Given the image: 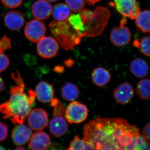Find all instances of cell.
<instances>
[{
  "instance_id": "cell-1",
  "label": "cell",
  "mask_w": 150,
  "mask_h": 150,
  "mask_svg": "<svg viewBox=\"0 0 150 150\" xmlns=\"http://www.w3.org/2000/svg\"><path fill=\"white\" fill-rule=\"evenodd\" d=\"M138 127L121 118H98L83 128V139L95 150H135L140 135Z\"/></svg>"
},
{
  "instance_id": "cell-2",
  "label": "cell",
  "mask_w": 150,
  "mask_h": 150,
  "mask_svg": "<svg viewBox=\"0 0 150 150\" xmlns=\"http://www.w3.org/2000/svg\"><path fill=\"white\" fill-rule=\"evenodd\" d=\"M23 88L18 86L12 88L9 99L0 105V112L4 115L3 118H10L14 124L24 123L35 104V93L29 90L27 95Z\"/></svg>"
},
{
  "instance_id": "cell-3",
  "label": "cell",
  "mask_w": 150,
  "mask_h": 150,
  "mask_svg": "<svg viewBox=\"0 0 150 150\" xmlns=\"http://www.w3.org/2000/svg\"><path fill=\"white\" fill-rule=\"evenodd\" d=\"M49 26L52 34L65 50L69 51L80 43L81 38L73 29L68 21H53Z\"/></svg>"
},
{
  "instance_id": "cell-4",
  "label": "cell",
  "mask_w": 150,
  "mask_h": 150,
  "mask_svg": "<svg viewBox=\"0 0 150 150\" xmlns=\"http://www.w3.org/2000/svg\"><path fill=\"white\" fill-rule=\"evenodd\" d=\"M105 9L104 8L100 7L98 16L97 15L98 8L96 9L94 12L84 8L79 12V14L82 19L85 28L83 37H93L102 33L108 20V18H109V14L104 16H103V14L100 17V14ZM108 12L109 11L107 12Z\"/></svg>"
},
{
  "instance_id": "cell-5",
  "label": "cell",
  "mask_w": 150,
  "mask_h": 150,
  "mask_svg": "<svg viewBox=\"0 0 150 150\" xmlns=\"http://www.w3.org/2000/svg\"><path fill=\"white\" fill-rule=\"evenodd\" d=\"M88 109L84 104L78 101H72L67 106L65 112V117L68 123H80L87 118Z\"/></svg>"
},
{
  "instance_id": "cell-6",
  "label": "cell",
  "mask_w": 150,
  "mask_h": 150,
  "mask_svg": "<svg viewBox=\"0 0 150 150\" xmlns=\"http://www.w3.org/2000/svg\"><path fill=\"white\" fill-rule=\"evenodd\" d=\"M127 19L124 17L121 20L120 26L115 27L110 31V38L111 43L118 47L128 45L131 40V34L130 30L125 26Z\"/></svg>"
},
{
  "instance_id": "cell-7",
  "label": "cell",
  "mask_w": 150,
  "mask_h": 150,
  "mask_svg": "<svg viewBox=\"0 0 150 150\" xmlns=\"http://www.w3.org/2000/svg\"><path fill=\"white\" fill-rule=\"evenodd\" d=\"M37 51L42 58L51 59L58 54L59 46L58 42L51 37H43L38 41Z\"/></svg>"
},
{
  "instance_id": "cell-8",
  "label": "cell",
  "mask_w": 150,
  "mask_h": 150,
  "mask_svg": "<svg viewBox=\"0 0 150 150\" xmlns=\"http://www.w3.org/2000/svg\"><path fill=\"white\" fill-rule=\"evenodd\" d=\"M27 116L28 126L32 130L41 131L48 126V114L42 108H36L30 110Z\"/></svg>"
},
{
  "instance_id": "cell-9",
  "label": "cell",
  "mask_w": 150,
  "mask_h": 150,
  "mask_svg": "<svg viewBox=\"0 0 150 150\" xmlns=\"http://www.w3.org/2000/svg\"><path fill=\"white\" fill-rule=\"evenodd\" d=\"M44 23L38 20H32L27 23L24 28L26 38L33 43H37L44 37L46 32Z\"/></svg>"
},
{
  "instance_id": "cell-10",
  "label": "cell",
  "mask_w": 150,
  "mask_h": 150,
  "mask_svg": "<svg viewBox=\"0 0 150 150\" xmlns=\"http://www.w3.org/2000/svg\"><path fill=\"white\" fill-rule=\"evenodd\" d=\"M114 5L123 17L135 19L140 12L137 0H114Z\"/></svg>"
},
{
  "instance_id": "cell-11",
  "label": "cell",
  "mask_w": 150,
  "mask_h": 150,
  "mask_svg": "<svg viewBox=\"0 0 150 150\" xmlns=\"http://www.w3.org/2000/svg\"><path fill=\"white\" fill-rule=\"evenodd\" d=\"M134 96V89L131 84L127 82L123 83L114 90L113 97L118 104H128Z\"/></svg>"
},
{
  "instance_id": "cell-12",
  "label": "cell",
  "mask_w": 150,
  "mask_h": 150,
  "mask_svg": "<svg viewBox=\"0 0 150 150\" xmlns=\"http://www.w3.org/2000/svg\"><path fill=\"white\" fill-rule=\"evenodd\" d=\"M49 123V129L51 134L56 137H60L66 134L69 128L68 122L65 114L54 115Z\"/></svg>"
},
{
  "instance_id": "cell-13",
  "label": "cell",
  "mask_w": 150,
  "mask_h": 150,
  "mask_svg": "<svg viewBox=\"0 0 150 150\" xmlns=\"http://www.w3.org/2000/svg\"><path fill=\"white\" fill-rule=\"evenodd\" d=\"M31 135L32 131L30 128L23 124H20L14 128L11 137L14 144L20 146L28 143Z\"/></svg>"
},
{
  "instance_id": "cell-14",
  "label": "cell",
  "mask_w": 150,
  "mask_h": 150,
  "mask_svg": "<svg viewBox=\"0 0 150 150\" xmlns=\"http://www.w3.org/2000/svg\"><path fill=\"white\" fill-rule=\"evenodd\" d=\"M30 139L28 146L32 150H47L51 144L50 137L44 132L39 131L34 133Z\"/></svg>"
},
{
  "instance_id": "cell-15",
  "label": "cell",
  "mask_w": 150,
  "mask_h": 150,
  "mask_svg": "<svg viewBox=\"0 0 150 150\" xmlns=\"http://www.w3.org/2000/svg\"><path fill=\"white\" fill-rule=\"evenodd\" d=\"M52 6L45 0H38L32 7L33 16L38 20H45L52 13Z\"/></svg>"
},
{
  "instance_id": "cell-16",
  "label": "cell",
  "mask_w": 150,
  "mask_h": 150,
  "mask_svg": "<svg viewBox=\"0 0 150 150\" xmlns=\"http://www.w3.org/2000/svg\"><path fill=\"white\" fill-rule=\"evenodd\" d=\"M35 93L39 101L45 103H50L54 99V87L47 82L41 81L36 86Z\"/></svg>"
},
{
  "instance_id": "cell-17",
  "label": "cell",
  "mask_w": 150,
  "mask_h": 150,
  "mask_svg": "<svg viewBox=\"0 0 150 150\" xmlns=\"http://www.w3.org/2000/svg\"><path fill=\"white\" fill-rule=\"evenodd\" d=\"M4 21L6 26L9 29L16 31L23 26L25 19L23 15L20 12L10 11L6 14Z\"/></svg>"
},
{
  "instance_id": "cell-18",
  "label": "cell",
  "mask_w": 150,
  "mask_h": 150,
  "mask_svg": "<svg viewBox=\"0 0 150 150\" xmlns=\"http://www.w3.org/2000/svg\"><path fill=\"white\" fill-rule=\"evenodd\" d=\"M111 74L109 70L102 67L95 68L91 73L92 81L98 87L104 86L109 83L111 79Z\"/></svg>"
},
{
  "instance_id": "cell-19",
  "label": "cell",
  "mask_w": 150,
  "mask_h": 150,
  "mask_svg": "<svg viewBox=\"0 0 150 150\" xmlns=\"http://www.w3.org/2000/svg\"><path fill=\"white\" fill-rule=\"evenodd\" d=\"M131 72L137 78L145 77L149 73L147 62L141 58H137L131 62L130 66Z\"/></svg>"
},
{
  "instance_id": "cell-20",
  "label": "cell",
  "mask_w": 150,
  "mask_h": 150,
  "mask_svg": "<svg viewBox=\"0 0 150 150\" xmlns=\"http://www.w3.org/2000/svg\"><path fill=\"white\" fill-rule=\"evenodd\" d=\"M62 97L68 101H73L77 99L80 91L77 86L71 83H67L62 89Z\"/></svg>"
},
{
  "instance_id": "cell-21",
  "label": "cell",
  "mask_w": 150,
  "mask_h": 150,
  "mask_svg": "<svg viewBox=\"0 0 150 150\" xmlns=\"http://www.w3.org/2000/svg\"><path fill=\"white\" fill-rule=\"evenodd\" d=\"M150 11L149 10L140 12L136 18L135 23L140 30L144 33L150 32Z\"/></svg>"
},
{
  "instance_id": "cell-22",
  "label": "cell",
  "mask_w": 150,
  "mask_h": 150,
  "mask_svg": "<svg viewBox=\"0 0 150 150\" xmlns=\"http://www.w3.org/2000/svg\"><path fill=\"white\" fill-rule=\"evenodd\" d=\"M53 16L54 18L58 21H67L71 15V10L65 4H58L54 6Z\"/></svg>"
},
{
  "instance_id": "cell-23",
  "label": "cell",
  "mask_w": 150,
  "mask_h": 150,
  "mask_svg": "<svg viewBox=\"0 0 150 150\" xmlns=\"http://www.w3.org/2000/svg\"><path fill=\"white\" fill-rule=\"evenodd\" d=\"M67 21L73 29L77 32L80 37L81 38L83 37L85 31V28L82 19L79 14H71Z\"/></svg>"
},
{
  "instance_id": "cell-24",
  "label": "cell",
  "mask_w": 150,
  "mask_h": 150,
  "mask_svg": "<svg viewBox=\"0 0 150 150\" xmlns=\"http://www.w3.org/2000/svg\"><path fill=\"white\" fill-rule=\"evenodd\" d=\"M150 80L149 79L142 80L137 84V94L143 100H147L150 99Z\"/></svg>"
},
{
  "instance_id": "cell-25",
  "label": "cell",
  "mask_w": 150,
  "mask_h": 150,
  "mask_svg": "<svg viewBox=\"0 0 150 150\" xmlns=\"http://www.w3.org/2000/svg\"><path fill=\"white\" fill-rule=\"evenodd\" d=\"M68 150H95L94 148L90 142L80 139L77 135L70 143Z\"/></svg>"
},
{
  "instance_id": "cell-26",
  "label": "cell",
  "mask_w": 150,
  "mask_h": 150,
  "mask_svg": "<svg viewBox=\"0 0 150 150\" xmlns=\"http://www.w3.org/2000/svg\"><path fill=\"white\" fill-rule=\"evenodd\" d=\"M66 4L71 11L74 12H79L84 8L85 0H65Z\"/></svg>"
},
{
  "instance_id": "cell-27",
  "label": "cell",
  "mask_w": 150,
  "mask_h": 150,
  "mask_svg": "<svg viewBox=\"0 0 150 150\" xmlns=\"http://www.w3.org/2000/svg\"><path fill=\"white\" fill-rule=\"evenodd\" d=\"M139 47L141 51L145 56H150V37L147 36L142 38L139 43Z\"/></svg>"
},
{
  "instance_id": "cell-28",
  "label": "cell",
  "mask_w": 150,
  "mask_h": 150,
  "mask_svg": "<svg viewBox=\"0 0 150 150\" xmlns=\"http://www.w3.org/2000/svg\"><path fill=\"white\" fill-rule=\"evenodd\" d=\"M10 65L8 57L4 53H0V72L5 71Z\"/></svg>"
},
{
  "instance_id": "cell-29",
  "label": "cell",
  "mask_w": 150,
  "mask_h": 150,
  "mask_svg": "<svg viewBox=\"0 0 150 150\" xmlns=\"http://www.w3.org/2000/svg\"><path fill=\"white\" fill-rule=\"evenodd\" d=\"M11 48V40L10 38L4 35L0 40V53Z\"/></svg>"
},
{
  "instance_id": "cell-30",
  "label": "cell",
  "mask_w": 150,
  "mask_h": 150,
  "mask_svg": "<svg viewBox=\"0 0 150 150\" xmlns=\"http://www.w3.org/2000/svg\"><path fill=\"white\" fill-rule=\"evenodd\" d=\"M1 1L3 4L7 7L14 8L19 6L23 0H1Z\"/></svg>"
},
{
  "instance_id": "cell-31",
  "label": "cell",
  "mask_w": 150,
  "mask_h": 150,
  "mask_svg": "<svg viewBox=\"0 0 150 150\" xmlns=\"http://www.w3.org/2000/svg\"><path fill=\"white\" fill-rule=\"evenodd\" d=\"M8 135V127L5 123L0 122V142L4 141Z\"/></svg>"
},
{
  "instance_id": "cell-32",
  "label": "cell",
  "mask_w": 150,
  "mask_h": 150,
  "mask_svg": "<svg viewBox=\"0 0 150 150\" xmlns=\"http://www.w3.org/2000/svg\"><path fill=\"white\" fill-rule=\"evenodd\" d=\"M150 123H148L146 124L143 129L142 134H143V138H144L146 142L148 144L150 145Z\"/></svg>"
},
{
  "instance_id": "cell-33",
  "label": "cell",
  "mask_w": 150,
  "mask_h": 150,
  "mask_svg": "<svg viewBox=\"0 0 150 150\" xmlns=\"http://www.w3.org/2000/svg\"><path fill=\"white\" fill-rule=\"evenodd\" d=\"M11 76L13 79L15 81L16 83L17 84V86L23 88L25 87V86L23 80L21 77V76L19 73L18 71H16V73H13Z\"/></svg>"
},
{
  "instance_id": "cell-34",
  "label": "cell",
  "mask_w": 150,
  "mask_h": 150,
  "mask_svg": "<svg viewBox=\"0 0 150 150\" xmlns=\"http://www.w3.org/2000/svg\"><path fill=\"white\" fill-rule=\"evenodd\" d=\"M64 69L63 66H59L55 67L54 69V71L56 73H62L64 72Z\"/></svg>"
},
{
  "instance_id": "cell-35",
  "label": "cell",
  "mask_w": 150,
  "mask_h": 150,
  "mask_svg": "<svg viewBox=\"0 0 150 150\" xmlns=\"http://www.w3.org/2000/svg\"><path fill=\"white\" fill-rule=\"evenodd\" d=\"M101 0H85L87 4L89 6L94 5L97 3L99 2Z\"/></svg>"
},
{
  "instance_id": "cell-36",
  "label": "cell",
  "mask_w": 150,
  "mask_h": 150,
  "mask_svg": "<svg viewBox=\"0 0 150 150\" xmlns=\"http://www.w3.org/2000/svg\"><path fill=\"white\" fill-rule=\"evenodd\" d=\"M65 65L67 67H72L74 64V62L71 60H68L64 62Z\"/></svg>"
},
{
  "instance_id": "cell-37",
  "label": "cell",
  "mask_w": 150,
  "mask_h": 150,
  "mask_svg": "<svg viewBox=\"0 0 150 150\" xmlns=\"http://www.w3.org/2000/svg\"><path fill=\"white\" fill-rule=\"evenodd\" d=\"M4 86V82L3 81L2 78L0 76V92L3 90Z\"/></svg>"
},
{
  "instance_id": "cell-38",
  "label": "cell",
  "mask_w": 150,
  "mask_h": 150,
  "mask_svg": "<svg viewBox=\"0 0 150 150\" xmlns=\"http://www.w3.org/2000/svg\"><path fill=\"white\" fill-rule=\"evenodd\" d=\"M15 150H26V149H25V148L21 146H19L18 147H17L15 149Z\"/></svg>"
},
{
  "instance_id": "cell-39",
  "label": "cell",
  "mask_w": 150,
  "mask_h": 150,
  "mask_svg": "<svg viewBox=\"0 0 150 150\" xmlns=\"http://www.w3.org/2000/svg\"><path fill=\"white\" fill-rule=\"evenodd\" d=\"M46 1L48 2H54L58 0H46Z\"/></svg>"
},
{
  "instance_id": "cell-40",
  "label": "cell",
  "mask_w": 150,
  "mask_h": 150,
  "mask_svg": "<svg viewBox=\"0 0 150 150\" xmlns=\"http://www.w3.org/2000/svg\"><path fill=\"white\" fill-rule=\"evenodd\" d=\"M0 150H5V149H4L2 146H0Z\"/></svg>"
}]
</instances>
